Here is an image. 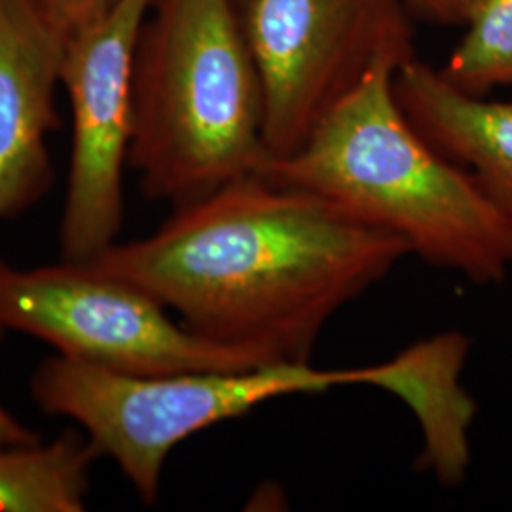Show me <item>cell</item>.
Instances as JSON below:
<instances>
[{"label": "cell", "mask_w": 512, "mask_h": 512, "mask_svg": "<svg viewBox=\"0 0 512 512\" xmlns=\"http://www.w3.org/2000/svg\"><path fill=\"white\" fill-rule=\"evenodd\" d=\"M408 255L399 236L255 173L86 262L143 289L203 338L310 363L330 319Z\"/></svg>", "instance_id": "6da1fadb"}, {"label": "cell", "mask_w": 512, "mask_h": 512, "mask_svg": "<svg viewBox=\"0 0 512 512\" xmlns=\"http://www.w3.org/2000/svg\"><path fill=\"white\" fill-rule=\"evenodd\" d=\"M397 69L374 67L298 150L268 160L260 175L399 236L435 268L501 283L512 270V226L475 177L412 126L395 95Z\"/></svg>", "instance_id": "7a4b0ae2"}, {"label": "cell", "mask_w": 512, "mask_h": 512, "mask_svg": "<svg viewBox=\"0 0 512 512\" xmlns=\"http://www.w3.org/2000/svg\"><path fill=\"white\" fill-rule=\"evenodd\" d=\"M264 97L232 0H154L131 86L128 165L173 209L268 164Z\"/></svg>", "instance_id": "3957f363"}, {"label": "cell", "mask_w": 512, "mask_h": 512, "mask_svg": "<svg viewBox=\"0 0 512 512\" xmlns=\"http://www.w3.org/2000/svg\"><path fill=\"white\" fill-rule=\"evenodd\" d=\"M439 363L425 342L380 365L315 368L270 363L241 370H200L131 376L55 355L31 378L35 403L50 416L73 420L101 456L112 459L143 503L160 494L165 459L192 435L256 406L296 393H325L346 385H374L410 410L431 399Z\"/></svg>", "instance_id": "277c9868"}, {"label": "cell", "mask_w": 512, "mask_h": 512, "mask_svg": "<svg viewBox=\"0 0 512 512\" xmlns=\"http://www.w3.org/2000/svg\"><path fill=\"white\" fill-rule=\"evenodd\" d=\"M264 97L270 160L291 156L374 67L416 57L401 0H232Z\"/></svg>", "instance_id": "5b68a950"}, {"label": "cell", "mask_w": 512, "mask_h": 512, "mask_svg": "<svg viewBox=\"0 0 512 512\" xmlns=\"http://www.w3.org/2000/svg\"><path fill=\"white\" fill-rule=\"evenodd\" d=\"M0 327L38 338L61 357L131 376L275 363L253 349L203 338L143 289L65 258L33 270L0 258Z\"/></svg>", "instance_id": "8992f818"}, {"label": "cell", "mask_w": 512, "mask_h": 512, "mask_svg": "<svg viewBox=\"0 0 512 512\" xmlns=\"http://www.w3.org/2000/svg\"><path fill=\"white\" fill-rule=\"evenodd\" d=\"M154 0H118L107 16L67 38L61 84L73 112V147L61 255L86 262L124 224V167L131 139L133 61Z\"/></svg>", "instance_id": "52a82bcc"}, {"label": "cell", "mask_w": 512, "mask_h": 512, "mask_svg": "<svg viewBox=\"0 0 512 512\" xmlns=\"http://www.w3.org/2000/svg\"><path fill=\"white\" fill-rule=\"evenodd\" d=\"M65 42L35 0H0V222L27 213L54 183L48 135L59 126Z\"/></svg>", "instance_id": "ba28073f"}, {"label": "cell", "mask_w": 512, "mask_h": 512, "mask_svg": "<svg viewBox=\"0 0 512 512\" xmlns=\"http://www.w3.org/2000/svg\"><path fill=\"white\" fill-rule=\"evenodd\" d=\"M395 95L427 143L465 167L512 226V101L459 92L416 57L397 69Z\"/></svg>", "instance_id": "9c48e42d"}, {"label": "cell", "mask_w": 512, "mask_h": 512, "mask_svg": "<svg viewBox=\"0 0 512 512\" xmlns=\"http://www.w3.org/2000/svg\"><path fill=\"white\" fill-rule=\"evenodd\" d=\"M99 458L90 437L78 431L50 444L0 446V511H84Z\"/></svg>", "instance_id": "30bf717a"}, {"label": "cell", "mask_w": 512, "mask_h": 512, "mask_svg": "<svg viewBox=\"0 0 512 512\" xmlns=\"http://www.w3.org/2000/svg\"><path fill=\"white\" fill-rule=\"evenodd\" d=\"M440 74L473 97L512 88V0H482Z\"/></svg>", "instance_id": "8fae6325"}, {"label": "cell", "mask_w": 512, "mask_h": 512, "mask_svg": "<svg viewBox=\"0 0 512 512\" xmlns=\"http://www.w3.org/2000/svg\"><path fill=\"white\" fill-rule=\"evenodd\" d=\"M35 4L55 31L67 40L107 16L118 0H35Z\"/></svg>", "instance_id": "7c38bea8"}, {"label": "cell", "mask_w": 512, "mask_h": 512, "mask_svg": "<svg viewBox=\"0 0 512 512\" xmlns=\"http://www.w3.org/2000/svg\"><path fill=\"white\" fill-rule=\"evenodd\" d=\"M421 16L446 25H467L482 0H401Z\"/></svg>", "instance_id": "4fadbf2b"}, {"label": "cell", "mask_w": 512, "mask_h": 512, "mask_svg": "<svg viewBox=\"0 0 512 512\" xmlns=\"http://www.w3.org/2000/svg\"><path fill=\"white\" fill-rule=\"evenodd\" d=\"M4 332L6 329L0 327V342L4 338ZM37 442H40L37 433L23 425L12 412H8L0 404V446H27Z\"/></svg>", "instance_id": "5bb4252c"}]
</instances>
